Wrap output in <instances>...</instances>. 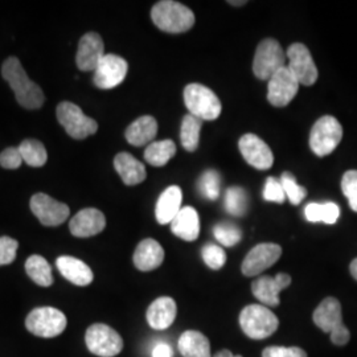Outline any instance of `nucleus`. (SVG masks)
Returning <instances> with one entry per match:
<instances>
[{"label":"nucleus","mask_w":357,"mask_h":357,"mask_svg":"<svg viewBox=\"0 0 357 357\" xmlns=\"http://www.w3.org/2000/svg\"><path fill=\"white\" fill-rule=\"evenodd\" d=\"M1 75L13 90L16 101L20 106L28 110H36L44 105L45 97L43 90L26 76L23 65L16 57H8L4 61Z\"/></svg>","instance_id":"f257e3e1"},{"label":"nucleus","mask_w":357,"mask_h":357,"mask_svg":"<svg viewBox=\"0 0 357 357\" xmlns=\"http://www.w3.org/2000/svg\"><path fill=\"white\" fill-rule=\"evenodd\" d=\"M153 24L167 33H183L195 24V15L184 4L174 0L158 1L151 10Z\"/></svg>","instance_id":"f03ea898"},{"label":"nucleus","mask_w":357,"mask_h":357,"mask_svg":"<svg viewBox=\"0 0 357 357\" xmlns=\"http://www.w3.org/2000/svg\"><path fill=\"white\" fill-rule=\"evenodd\" d=\"M312 318L321 331L331 335L333 344L342 347L349 342L351 333L343 324L342 305L336 298H326L314 311Z\"/></svg>","instance_id":"7ed1b4c3"},{"label":"nucleus","mask_w":357,"mask_h":357,"mask_svg":"<svg viewBox=\"0 0 357 357\" xmlns=\"http://www.w3.org/2000/svg\"><path fill=\"white\" fill-rule=\"evenodd\" d=\"M240 326L250 339L262 340L271 336L280 327L277 315L264 305H249L240 314Z\"/></svg>","instance_id":"20e7f679"},{"label":"nucleus","mask_w":357,"mask_h":357,"mask_svg":"<svg viewBox=\"0 0 357 357\" xmlns=\"http://www.w3.org/2000/svg\"><path fill=\"white\" fill-rule=\"evenodd\" d=\"M184 103L190 110V114L202 121H215L222 110L215 91L202 84H190L185 86Z\"/></svg>","instance_id":"39448f33"},{"label":"nucleus","mask_w":357,"mask_h":357,"mask_svg":"<svg viewBox=\"0 0 357 357\" xmlns=\"http://www.w3.org/2000/svg\"><path fill=\"white\" fill-rule=\"evenodd\" d=\"M343 138L340 122L332 116L324 115L318 119L310 134V147L318 156H327L335 151Z\"/></svg>","instance_id":"423d86ee"},{"label":"nucleus","mask_w":357,"mask_h":357,"mask_svg":"<svg viewBox=\"0 0 357 357\" xmlns=\"http://www.w3.org/2000/svg\"><path fill=\"white\" fill-rule=\"evenodd\" d=\"M26 327L38 337H56L66 328V317L54 307H38L28 314Z\"/></svg>","instance_id":"0eeeda50"},{"label":"nucleus","mask_w":357,"mask_h":357,"mask_svg":"<svg viewBox=\"0 0 357 357\" xmlns=\"http://www.w3.org/2000/svg\"><path fill=\"white\" fill-rule=\"evenodd\" d=\"M286 66V53L274 38H265L259 43L253 60V73L259 79H270L280 69Z\"/></svg>","instance_id":"6e6552de"},{"label":"nucleus","mask_w":357,"mask_h":357,"mask_svg":"<svg viewBox=\"0 0 357 357\" xmlns=\"http://www.w3.org/2000/svg\"><path fill=\"white\" fill-rule=\"evenodd\" d=\"M57 119L73 139H85L94 135L98 130V123L84 114V112L72 102H61L57 106Z\"/></svg>","instance_id":"1a4fd4ad"},{"label":"nucleus","mask_w":357,"mask_h":357,"mask_svg":"<svg viewBox=\"0 0 357 357\" xmlns=\"http://www.w3.org/2000/svg\"><path fill=\"white\" fill-rule=\"evenodd\" d=\"M85 342L88 349L96 356L114 357L123 349L121 335L102 323L90 326L85 335Z\"/></svg>","instance_id":"9d476101"},{"label":"nucleus","mask_w":357,"mask_h":357,"mask_svg":"<svg viewBox=\"0 0 357 357\" xmlns=\"http://www.w3.org/2000/svg\"><path fill=\"white\" fill-rule=\"evenodd\" d=\"M289 69L299 84L311 86L318 79V68L305 44L295 43L287 50Z\"/></svg>","instance_id":"9b49d317"},{"label":"nucleus","mask_w":357,"mask_h":357,"mask_svg":"<svg viewBox=\"0 0 357 357\" xmlns=\"http://www.w3.org/2000/svg\"><path fill=\"white\" fill-rule=\"evenodd\" d=\"M29 206L44 227H59L70 215L68 205L52 199L51 196L45 193L33 195L29 202Z\"/></svg>","instance_id":"f8f14e48"},{"label":"nucleus","mask_w":357,"mask_h":357,"mask_svg":"<svg viewBox=\"0 0 357 357\" xmlns=\"http://www.w3.org/2000/svg\"><path fill=\"white\" fill-rule=\"evenodd\" d=\"M128 72V64L125 59L112 53L105 54L97 69L94 70L93 82L100 89H113L123 82Z\"/></svg>","instance_id":"ddd939ff"},{"label":"nucleus","mask_w":357,"mask_h":357,"mask_svg":"<svg viewBox=\"0 0 357 357\" xmlns=\"http://www.w3.org/2000/svg\"><path fill=\"white\" fill-rule=\"evenodd\" d=\"M299 82L287 66L280 69L268 79V100L275 107H284L298 94Z\"/></svg>","instance_id":"4468645a"},{"label":"nucleus","mask_w":357,"mask_h":357,"mask_svg":"<svg viewBox=\"0 0 357 357\" xmlns=\"http://www.w3.org/2000/svg\"><path fill=\"white\" fill-rule=\"evenodd\" d=\"M282 255V248L277 243H259L253 248L243 262V274L246 277L259 275L266 268H271Z\"/></svg>","instance_id":"2eb2a0df"},{"label":"nucleus","mask_w":357,"mask_h":357,"mask_svg":"<svg viewBox=\"0 0 357 357\" xmlns=\"http://www.w3.org/2000/svg\"><path fill=\"white\" fill-rule=\"evenodd\" d=\"M291 284V277L286 273H280L277 277L262 275L257 278L252 284V291L255 298L266 307H278L280 293L283 289H287Z\"/></svg>","instance_id":"dca6fc26"},{"label":"nucleus","mask_w":357,"mask_h":357,"mask_svg":"<svg viewBox=\"0 0 357 357\" xmlns=\"http://www.w3.org/2000/svg\"><path fill=\"white\" fill-rule=\"evenodd\" d=\"M243 159L257 169L265 171L273 166L274 155L265 142L255 134H245L238 142Z\"/></svg>","instance_id":"f3484780"},{"label":"nucleus","mask_w":357,"mask_h":357,"mask_svg":"<svg viewBox=\"0 0 357 357\" xmlns=\"http://www.w3.org/2000/svg\"><path fill=\"white\" fill-rule=\"evenodd\" d=\"M103 56L105 44L102 38L98 33L89 32L81 38L76 54V64L79 70L94 72L100 61L102 60Z\"/></svg>","instance_id":"a211bd4d"},{"label":"nucleus","mask_w":357,"mask_h":357,"mask_svg":"<svg viewBox=\"0 0 357 357\" xmlns=\"http://www.w3.org/2000/svg\"><path fill=\"white\" fill-rule=\"evenodd\" d=\"M106 227V218L101 211L86 208L70 218L69 230L78 238H88L101 233Z\"/></svg>","instance_id":"6ab92c4d"},{"label":"nucleus","mask_w":357,"mask_h":357,"mask_svg":"<svg viewBox=\"0 0 357 357\" xmlns=\"http://www.w3.org/2000/svg\"><path fill=\"white\" fill-rule=\"evenodd\" d=\"M178 307L172 298L162 296L153 301L149 307L146 318L153 330H167L176 318Z\"/></svg>","instance_id":"aec40b11"},{"label":"nucleus","mask_w":357,"mask_h":357,"mask_svg":"<svg viewBox=\"0 0 357 357\" xmlns=\"http://www.w3.org/2000/svg\"><path fill=\"white\" fill-rule=\"evenodd\" d=\"M56 266L65 280L77 286H88L94 278L91 268L84 261L75 257H59L56 261Z\"/></svg>","instance_id":"412c9836"},{"label":"nucleus","mask_w":357,"mask_h":357,"mask_svg":"<svg viewBox=\"0 0 357 357\" xmlns=\"http://www.w3.org/2000/svg\"><path fill=\"white\" fill-rule=\"evenodd\" d=\"M134 265L141 271H153L163 264L165 250L162 245L153 238L143 240L135 249Z\"/></svg>","instance_id":"4be33fe9"},{"label":"nucleus","mask_w":357,"mask_h":357,"mask_svg":"<svg viewBox=\"0 0 357 357\" xmlns=\"http://www.w3.org/2000/svg\"><path fill=\"white\" fill-rule=\"evenodd\" d=\"M181 203H183V192L178 185H171L166 191L163 192L156 203L155 215L159 224L167 225L171 224L172 220L178 216V212L181 211Z\"/></svg>","instance_id":"5701e85b"},{"label":"nucleus","mask_w":357,"mask_h":357,"mask_svg":"<svg viewBox=\"0 0 357 357\" xmlns=\"http://www.w3.org/2000/svg\"><path fill=\"white\" fill-rule=\"evenodd\" d=\"M172 233L184 241H196L200 234V220L192 206H184L171 222Z\"/></svg>","instance_id":"b1692460"},{"label":"nucleus","mask_w":357,"mask_h":357,"mask_svg":"<svg viewBox=\"0 0 357 357\" xmlns=\"http://www.w3.org/2000/svg\"><path fill=\"white\" fill-rule=\"evenodd\" d=\"M114 168L126 185H137L147 176L144 166L131 153H118L114 159Z\"/></svg>","instance_id":"393cba45"},{"label":"nucleus","mask_w":357,"mask_h":357,"mask_svg":"<svg viewBox=\"0 0 357 357\" xmlns=\"http://www.w3.org/2000/svg\"><path fill=\"white\" fill-rule=\"evenodd\" d=\"M158 134V122L151 115H143L128 126L125 137L130 144L141 147L151 143Z\"/></svg>","instance_id":"a878e982"},{"label":"nucleus","mask_w":357,"mask_h":357,"mask_svg":"<svg viewBox=\"0 0 357 357\" xmlns=\"http://www.w3.org/2000/svg\"><path fill=\"white\" fill-rule=\"evenodd\" d=\"M178 351L183 357H212L208 337L199 331H185L178 339Z\"/></svg>","instance_id":"bb28decb"},{"label":"nucleus","mask_w":357,"mask_h":357,"mask_svg":"<svg viewBox=\"0 0 357 357\" xmlns=\"http://www.w3.org/2000/svg\"><path fill=\"white\" fill-rule=\"evenodd\" d=\"M28 277L41 287H50L53 283L51 265L41 255H31L26 262Z\"/></svg>","instance_id":"cd10ccee"},{"label":"nucleus","mask_w":357,"mask_h":357,"mask_svg":"<svg viewBox=\"0 0 357 357\" xmlns=\"http://www.w3.org/2000/svg\"><path fill=\"white\" fill-rule=\"evenodd\" d=\"M176 146L169 139L153 142L147 146L144 151V159L149 165L153 167L166 166L167 163L175 156Z\"/></svg>","instance_id":"c85d7f7f"},{"label":"nucleus","mask_w":357,"mask_h":357,"mask_svg":"<svg viewBox=\"0 0 357 357\" xmlns=\"http://www.w3.org/2000/svg\"><path fill=\"white\" fill-rule=\"evenodd\" d=\"M202 128H203L202 119L191 114H187L183 118L181 128H180V141L184 150H187L188 153H193L197 150Z\"/></svg>","instance_id":"c756f323"},{"label":"nucleus","mask_w":357,"mask_h":357,"mask_svg":"<svg viewBox=\"0 0 357 357\" xmlns=\"http://www.w3.org/2000/svg\"><path fill=\"white\" fill-rule=\"evenodd\" d=\"M23 162L31 167H43L48 160V153L41 142L26 139L19 146Z\"/></svg>","instance_id":"7c9ffc66"},{"label":"nucleus","mask_w":357,"mask_h":357,"mask_svg":"<svg viewBox=\"0 0 357 357\" xmlns=\"http://www.w3.org/2000/svg\"><path fill=\"white\" fill-rule=\"evenodd\" d=\"M225 209L233 216H243L248 209V195L241 187H231L225 193Z\"/></svg>","instance_id":"2f4dec72"},{"label":"nucleus","mask_w":357,"mask_h":357,"mask_svg":"<svg viewBox=\"0 0 357 357\" xmlns=\"http://www.w3.org/2000/svg\"><path fill=\"white\" fill-rule=\"evenodd\" d=\"M213 234H215L217 241L227 248H231V246L237 245L243 238V231L238 229V227L229 224V222H222V224L216 225L213 229Z\"/></svg>","instance_id":"473e14b6"},{"label":"nucleus","mask_w":357,"mask_h":357,"mask_svg":"<svg viewBox=\"0 0 357 357\" xmlns=\"http://www.w3.org/2000/svg\"><path fill=\"white\" fill-rule=\"evenodd\" d=\"M199 188L202 195L208 200H217L221 191V178L216 171H205L199 180Z\"/></svg>","instance_id":"72a5a7b5"},{"label":"nucleus","mask_w":357,"mask_h":357,"mask_svg":"<svg viewBox=\"0 0 357 357\" xmlns=\"http://www.w3.org/2000/svg\"><path fill=\"white\" fill-rule=\"evenodd\" d=\"M281 184L286 193V197L293 205L302 203V200L306 197L307 190L296 183L291 172H283L281 176Z\"/></svg>","instance_id":"f704fd0d"},{"label":"nucleus","mask_w":357,"mask_h":357,"mask_svg":"<svg viewBox=\"0 0 357 357\" xmlns=\"http://www.w3.org/2000/svg\"><path fill=\"white\" fill-rule=\"evenodd\" d=\"M202 257L206 266L213 270H220L227 262L225 250L215 243H206L202 250Z\"/></svg>","instance_id":"c9c22d12"},{"label":"nucleus","mask_w":357,"mask_h":357,"mask_svg":"<svg viewBox=\"0 0 357 357\" xmlns=\"http://www.w3.org/2000/svg\"><path fill=\"white\" fill-rule=\"evenodd\" d=\"M342 191L348 199L352 211L357 212V171H347L342 178Z\"/></svg>","instance_id":"e433bc0d"},{"label":"nucleus","mask_w":357,"mask_h":357,"mask_svg":"<svg viewBox=\"0 0 357 357\" xmlns=\"http://www.w3.org/2000/svg\"><path fill=\"white\" fill-rule=\"evenodd\" d=\"M264 199L266 202L278 203V204H282L286 200V193H284V190L282 187L281 180H277L275 178H268L266 183H265Z\"/></svg>","instance_id":"4c0bfd02"},{"label":"nucleus","mask_w":357,"mask_h":357,"mask_svg":"<svg viewBox=\"0 0 357 357\" xmlns=\"http://www.w3.org/2000/svg\"><path fill=\"white\" fill-rule=\"evenodd\" d=\"M19 243L11 237H0V266L13 264L16 258Z\"/></svg>","instance_id":"58836bf2"},{"label":"nucleus","mask_w":357,"mask_h":357,"mask_svg":"<svg viewBox=\"0 0 357 357\" xmlns=\"http://www.w3.org/2000/svg\"><path fill=\"white\" fill-rule=\"evenodd\" d=\"M23 165L19 147H8L0 153V166L6 169H16Z\"/></svg>","instance_id":"ea45409f"},{"label":"nucleus","mask_w":357,"mask_h":357,"mask_svg":"<svg viewBox=\"0 0 357 357\" xmlns=\"http://www.w3.org/2000/svg\"><path fill=\"white\" fill-rule=\"evenodd\" d=\"M262 357H307V354L298 347H268L264 349Z\"/></svg>","instance_id":"a19ab883"},{"label":"nucleus","mask_w":357,"mask_h":357,"mask_svg":"<svg viewBox=\"0 0 357 357\" xmlns=\"http://www.w3.org/2000/svg\"><path fill=\"white\" fill-rule=\"evenodd\" d=\"M340 216V209L335 203L320 204V221L324 224H335Z\"/></svg>","instance_id":"79ce46f5"},{"label":"nucleus","mask_w":357,"mask_h":357,"mask_svg":"<svg viewBox=\"0 0 357 357\" xmlns=\"http://www.w3.org/2000/svg\"><path fill=\"white\" fill-rule=\"evenodd\" d=\"M307 221L310 222H320V204L310 203L305 209Z\"/></svg>","instance_id":"37998d69"},{"label":"nucleus","mask_w":357,"mask_h":357,"mask_svg":"<svg viewBox=\"0 0 357 357\" xmlns=\"http://www.w3.org/2000/svg\"><path fill=\"white\" fill-rule=\"evenodd\" d=\"M153 357H174V351L167 343H158L153 347Z\"/></svg>","instance_id":"c03bdc74"},{"label":"nucleus","mask_w":357,"mask_h":357,"mask_svg":"<svg viewBox=\"0 0 357 357\" xmlns=\"http://www.w3.org/2000/svg\"><path fill=\"white\" fill-rule=\"evenodd\" d=\"M212 357H243L241 355H233L230 351L228 349H224V351H220V352H217L215 356Z\"/></svg>","instance_id":"a18cd8bd"},{"label":"nucleus","mask_w":357,"mask_h":357,"mask_svg":"<svg viewBox=\"0 0 357 357\" xmlns=\"http://www.w3.org/2000/svg\"><path fill=\"white\" fill-rule=\"evenodd\" d=\"M349 270H351L352 277H354V278L357 281V258L352 261V264H351V266H349Z\"/></svg>","instance_id":"49530a36"},{"label":"nucleus","mask_w":357,"mask_h":357,"mask_svg":"<svg viewBox=\"0 0 357 357\" xmlns=\"http://www.w3.org/2000/svg\"><path fill=\"white\" fill-rule=\"evenodd\" d=\"M228 3L233 4V6H243V4H246L245 0H241V1H228Z\"/></svg>","instance_id":"de8ad7c7"}]
</instances>
